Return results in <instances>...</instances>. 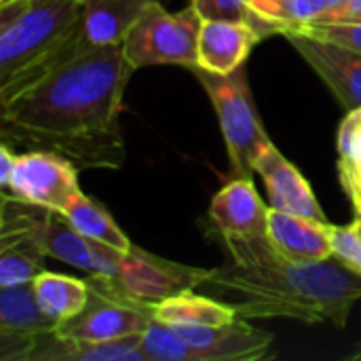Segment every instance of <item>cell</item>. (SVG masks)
Listing matches in <instances>:
<instances>
[{
    "mask_svg": "<svg viewBox=\"0 0 361 361\" xmlns=\"http://www.w3.org/2000/svg\"><path fill=\"white\" fill-rule=\"evenodd\" d=\"M133 66L123 44H87L15 97L0 102L8 146L51 150L78 169H118L127 150L118 125Z\"/></svg>",
    "mask_w": 361,
    "mask_h": 361,
    "instance_id": "cell-1",
    "label": "cell"
},
{
    "mask_svg": "<svg viewBox=\"0 0 361 361\" xmlns=\"http://www.w3.org/2000/svg\"><path fill=\"white\" fill-rule=\"evenodd\" d=\"M228 262L209 269L205 288L243 319L330 322L345 328L361 300V273L334 256L296 262L281 256L269 237H222Z\"/></svg>",
    "mask_w": 361,
    "mask_h": 361,
    "instance_id": "cell-2",
    "label": "cell"
},
{
    "mask_svg": "<svg viewBox=\"0 0 361 361\" xmlns=\"http://www.w3.org/2000/svg\"><path fill=\"white\" fill-rule=\"evenodd\" d=\"M87 44L85 0L0 2V102L15 97Z\"/></svg>",
    "mask_w": 361,
    "mask_h": 361,
    "instance_id": "cell-3",
    "label": "cell"
},
{
    "mask_svg": "<svg viewBox=\"0 0 361 361\" xmlns=\"http://www.w3.org/2000/svg\"><path fill=\"white\" fill-rule=\"evenodd\" d=\"M142 347L150 361H260L273 357V334L243 317L228 326H165L152 319Z\"/></svg>",
    "mask_w": 361,
    "mask_h": 361,
    "instance_id": "cell-4",
    "label": "cell"
},
{
    "mask_svg": "<svg viewBox=\"0 0 361 361\" xmlns=\"http://www.w3.org/2000/svg\"><path fill=\"white\" fill-rule=\"evenodd\" d=\"M190 72L205 89L216 110L235 176L250 178L256 159L273 142L256 110L245 66L231 74H214L203 68H190Z\"/></svg>",
    "mask_w": 361,
    "mask_h": 361,
    "instance_id": "cell-5",
    "label": "cell"
},
{
    "mask_svg": "<svg viewBox=\"0 0 361 361\" xmlns=\"http://www.w3.org/2000/svg\"><path fill=\"white\" fill-rule=\"evenodd\" d=\"M201 23L203 17L192 4L171 13L154 2L127 32L125 57L133 70L148 66H184L190 70L199 61Z\"/></svg>",
    "mask_w": 361,
    "mask_h": 361,
    "instance_id": "cell-6",
    "label": "cell"
},
{
    "mask_svg": "<svg viewBox=\"0 0 361 361\" xmlns=\"http://www.w3.org/2000/svg\"><path fill=\"white\" fill-rule=\"evenodd\" d=\"M91 296L85 309L57 326V332L87 343H112L144 334L154 319V307L131 300L121 294L110 279L87 277Z\"/></svg>",
    "mask_w": 361,
    "mask_h": 361,
    "instance_id": "cell-7",
    "label": "cell"
},
{
    "mask_svg": "<svg viewBox=\"0 0 361 361\" xmlns=\"http://www.w3.org/2000/svg\"><path fill=\"white\" fill-rule=\"evenodd\" d=\"M0 360L2 361H150L142 334L112 341L87 343L63 336L61 332L47 330L38 334L0 332Z\"/></svg>",
    "mask_w": 361,
    "mask_h": 361,
    "instance_id": "cell-8",
    "label": "cell"
},
{
    "mask_svg": "<svg viewBox=\"0 0 361 361\" xmlns=\"http://www.w3.org/2000/svg\"><path fill=\"white\" fill-rule=\"evenodd\" d=\"M209 269L180 264L161 256H154L133 245L121 258L118 275L112 286L135 302L157 307L159 302L192 292L205 283Z\"/></svg>",
    "mask_w": 361,
    "mask_h": 361,
    "instance_id": "cell-9",
    "label": "cell"
},
{
    "mask_svg": "<svg viewBox=\"0 0 361 361\" xmlns=\"http://www.w3.org/2000/svg\"><path fill=\"white\" fill-rule=\"evenodd\" d=\"M2 190L61 214L82 192L78 186V167L51 150H25L15 154L11 178Z\"/></svg>",
    "mask_w": 361,
    "mask_h": 361,
    "instance_id": "cell-10",
    "label": "cell"
},
{
    "mask_svg": "<svg viewBox=\"0 0 361 361\" xmlns=\"http://www.w3.org/2000/svg\"><path fill=\"white\" fill-rule=\"evenodd\" d=\"M36 239L49 258L61 260L89 277L114 281L118 275L123 252L104 243L91 241L78 233L61 212L44 209L36 228Z\"/></svg>",
    "mask_w": 361,
    "mask_h": 361,
    "instance_id": "cell-11",
    "label": "cell"
},
{
    "mask_svg": "<svg viewBox=\"0 0 361 361\" xmlns=\"http://www.w3.org/2000/svg\"><path fill=\"white\" fill-rule=\"evenodd\" d=\"M300 57L315 70V74L330 87L336 99L351 110L361 108V53L319 40L300 32L283 34Z\"/></svg>",
    "mask_w": 361,
    "mask_h": 361,
    "instance_id": "cell-12",
    "label": "cell"
},
{
    "mask_svg": "<svg viewBox=\"0 0 361 361\" xmlns=\"http://www.w3.org/2000/svg\"><path fill=\"white\" fill-rule=\"evenodd\" d=\"M209 220L220 237H269V207L252 178H235L222 186L209 205Z\"/></svg>",
    "mask_w": 361,
    "mask_h": 361,
    "instance_id": "cell-13",
    "label": "cell"
},
{
    "mask_svg": "<svg viewBox=\"0 0 361 361\" xmlns=\"http://www.w3.org/2000/svg\"><path fill=\"white\" fill-rule=\"evenodd\" d=\"M254 171L262 178L269 197H271V207L305 216V218H315V220H326V214L311 188V184L305 180V176L271 144L254 165Z\"/></svg>",
    "mask_w": 361,
    "mask_h": 361,
    "instance_id": "cell-14",
    "label": "cell"
},
{
    "mask_svg": "<svg viewBox=\"0 0 361 361\" xmlns=\"http://www.w3.org/2000/svg\"><path fill=\"white\" fill-rule=\"evenodd\" d=\"M260 40L258 30L245 21L203 19L199 32V61L195 68L214 74H231L245 66V59Z\"/></svg>",
    "mask_w": 361,
    "mask_h": 361,
    "instance_id": "cell-15",
    "label": "cell"
},
{
    "mask_svg": "<svg viewBox=\"0 0 361 361\" xmlns=\"http://www.w3.org/2000/svg\"><path fill=\"white\" fill-rule=\"evenodd\" d=\"M269 241L296 262H319L334 256L332 224L328 220L305 218L269 207Z\"/></svg>",
    "mask_w": 361,
    "mask_h": 361,
    "instance_id": "cell-16",
    "label": "cell"
},
{
    "mask_svg": "<svg viewBox=\"0 0 361 361\" xmlns=\"http://www.w3.org/2000/svg\"><path fill=\"white\" fill-rule=\"evenodd\" d=\"M161 0H85V36L91 44H123L140 15Z\"/></svg>",
    "mask_w": 361,
    "mask_h": 361,
    "instance_id": "cell-17",
    "label": "cell"
},
{
    "mask_svg": "<svg viewBox=\"0 0 361 361\" xmlns=\"http://www.w3.org/2000/svg\"><path fill=\"white\" fill-rule=\"evenodd\" d=\"M154 319L165 326H228L239 319L237 311L212 296L184 292L154 307Z\"/></svg>",
    "mask_w": 361,
    "mask_h": 361,
    "instance_id": "cell-18",
    "label": "cell"
},
{
    "mask_svg": "<svg viewBox=\"0 0 361 361\" xmlns=\"http://www.w3.org/2000/svg\"><path fill=\"white\" fill-rule=\"evenodd\" d=\"M34 294L42 311L57 324L78 315L91 296L89 279H76L61 273L40 271L32 281Z\"/></svg>",
    "mask_w": 361,
    "mask_h": 361,
    "instance_id": "cell-19",
    "label": "cell"
},
{
    "mask_svg": "<svg viewBox=\"0 0 361 361\" xmlns=\"http://www.w3.org/2000/svg\"><path fill=\"white\" fill-rule=\"evenodd\" d=\"M57 326L38 305L32 283L0 288V332L38 334Z\"/></svg>",
    "mask_w": 361,
    "mask_h": 361,
    "instance_id": "cell-20",
    "label": "cell"
},
{
    "mask_svg": "<svg viewBox=\"0 0 361 361\" xmlns=\"http://www.w3.org/2000/svg\"><path fill=\"white\" fill-rule=\"evenodd\" d=\"M63 216L70 220V224L82 233L85 237H89L91 241L104 243L108 247H114L123 254H127L133 243L129 241V237L118 228V224L112 220V216L93 199H89L85 192H80L63 212Z\"/></svg>",
    "mask_w": 361,
    "mask_h": 361,
    "instance_id": "cell-21",
    "label": "cell"
},
{
    "mask_svg": "<svg viewBox=\"0 0 361 361\" xmlns=\"http://www.w3.org/2000/svg\"><path fill=\"white\" fill-rule=\"evenodd\" d=\"M336 148L341 184L353 209L361 216V108L347 112L338 129Z\"/></svg>",
    "mask_w": 361,
    "mask_h": 361,
    "instance_id": "cell-22",
    "label": "cell"
},
{
    "mask_svg": "<svg viewBox=\"0 0 361 361\" xmlns=\"http://www.w3.org/2000/svg\"><path fill=\"white\" fill-rule=\"evenodd\" d=\"M286 32H300L319 40H328L361 53V17L353 19H334V21H309ZM283 32V34H286Z\"/></svg>",
    "mask_w": 361,
    "mask_h": 361,
    "instance_id": "cell-23",
    "label": "cell"
},
{
    "mask_svg": "<svg viewBox=\"0 0 361 361\" xmlns=\"http://www.w3.org/2000/svg\"><path fill=\"white\" fill-rule=\"evenodd\" d=\"M345 0H283L281 4V25L283 32L309 21H317L322 17H326L328 13H332L334 8H338ZM281 32V36H283Z\"/></svg>",
    "mask_w": 361,
    "mask_h": 361,
    "instance_id": "cell-24",
    "label": "cell"
},
{
    "mask_svg": "<svg viewBox=\"0 0 361 361\" xmlns=\"http://www.w3.org/2000/svg\"><path fill=\"white\" fill-rule=\"evenodd\" d=\"M332 250L338 262L361 273V216L345 226L332 224Z\"/></svg>",
    "mask_w": 361,
    "mask_h": 361,
    "instance_id": "cell-25",
    "label": "cell"
},
{
    "mask_svg": "<svg viewBox=\"0 0 361 361\" xmlns=\"http://www.w3.org/2000/svg\"><path fill=\"white\" fill-rule=\"evenodd\" d=\"M203 19H231L245 21L256 27L252 0H190Z\"/></svg>",
    "mask_w": 361,
    "mask_h": 361,
    "instance_id": "cell-26",
    "label": "cell"
},
{
    "mask_svg": "<svg viewBox=\"0 0 361 361\" xmlns=\"http://www.w3.org/2000/svg\"><path fill=\"white\" fill-rule=\"evenodd\" d=\"M281 4L283 0H252V8L256 15V30L262 38L283 32L281 19H279Z\"/></svg>",
    "mask_w": 361,
    "mask_h": 361,
    "instance_id": "cell-27",
    "label": "cell"
},
{
    "mask_svg": "<svg viewBox=\"0 0 361 361\" xmlns=\"http://www.w3.org/2000/svg\"><path fill=\"white\" fill-rule=\"evenodd\" d=\"M361 17V0H345L338 8H334L332 13H328L326 17L317 19V21H334V19H353Z\"/></svg>",
    "mask_w": 361,
    "mask_h": 361,
    "instance_id": "cell-28",
    "label": "cell"
},
{
    "mask_svg": "<svg viewBox=\"0 0 361 361\" xmlns=\"http://www.w3.org/2000/svg\"><path fill=\"white\" fill-rule=\"evenodd\" d=\"M15 150L13 146L4 144L2 142V148H0V184L6 186L8 178H11V171H13V163H15Z\"/></svg>",
    "mask_w": 361,
    "mask_h": 361,
    "instance_id": "cell-29",
    "label": "cell"
},
{
    "mask_svg": "<svg viewBox=\"0 0 361 361\" xmlns=\"http://www.w3.org/2000/svg\"><path fill=\"white\" fill-rule=\"evenodd\" d=\"M0 2H4V0H0Z\"/></svg>",
    "mask_w": 361,
    "mask_h": 361,
    "instance_id": "cell-30",
    "label": "cell"
}]
</instances>
